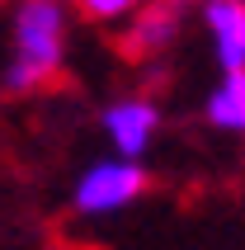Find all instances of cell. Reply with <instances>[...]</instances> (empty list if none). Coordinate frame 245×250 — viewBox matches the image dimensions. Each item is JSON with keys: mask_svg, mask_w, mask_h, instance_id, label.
Segmentation results:
<instances>
[{"mask_svg": "<svg viewBox=\"0 0 245 250\" xmlns=\"http://www.w3.org/2000/svg\"><path fill=\"white\" fill-rule=\"evenodd\" d=\"M66 62V14L57 0H24L10 28V62H5V90L28 95L47 85Z\"/></svg>", "mask_w": 245, "mask_h": 250, "instance_id": "obj_1", "label": "cell"}, {"mask_svg": "<svg viewBox=\"0 0 245 250\" xmlns=\"http://www.w3.org/2000/svg\"><path fill=\"white\" fill-rule=\"evenodd\" d=\"M142 189H146V170H142V161H99V166H90L76 180V208L85 212V217H104V212H118L127 208V203H137L142 198Z\"/></svg>", "mask_w": 245, "mask_h": 250, "instance_id": "obj_2", "label": "cell"}, {"mask_svg": "<svg viewBox=\"0 0 245 250\" xmlns=\"http://www.w3.org/2000/svg\"><path fill=\"white\" fill-rule=\"evenodd\" d=\"M156 127H161V109L151 99H118L104 109V132L122 161H142L156 142Z\"/></svg>", "mask_w": 245, "mask_h": 250, "instance_id": "obj_3", "label": "cell"}, {"mask_svg": "<svg viewBox=\"0 0 245 250\" xmlns=\"http://www.w3.org/2000/svg\"><path fill=\"white\" fill-rule=\"evenodd\" d=\"M207 33L222 71H245V0H207Z\"/></svg>", "mask_w": 245, "mask_h": 250, "instance_id": "obj_4", "label": "cell"}, {"mask_svg": "<svg viewBox=\"0 0 245 250\" xmlns=\"http://www.w3.org/2000/svg\"><path fill=\"white\" fill-rule=\"evenodd\" d=\"M179 28V0H156L146 10H137V24L127 33V47L132 52H151V47H165Z\"/></svg>", "mask_w": 245, "mask_h": 250, "instance_id": "obj_5", "label": "cell"}, {"mask_svg": "<svg viewBox=\"0 0 245 250\" xmlns=\"http://www.w3.org/2000/svg\"><path fill=\"white\" fill-rule=\"evenodd\" d=\"M207 123L222 132H245V71H222V85L207 95Z\"/></svg>", "mask_w": 245, "mask_h": 250, "instance_id": "obj_6", "label": "cell"}, {"mask_svg": "<svg viewBox=\"0 0 245 250\" xmlns=\"http://www.w3.org/2000/svg\"><path fill=\"white\" fill-rule=\"evenodd\" d=\"M81 5L85 19H122V14H132L142 0H76Z\"/></svg>", "mask_w": 245, "mask_h": 250, "instance_id": "obj_7", "label": "cell"}]
</instances>
